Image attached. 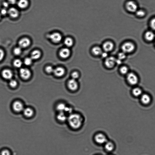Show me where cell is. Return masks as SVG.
I'll list each match as a JSON object with an SVG mask.
<instances>
[{
  "mask_svg": "<svg viewBox=\"0 0 155 155\" xmlns=\"http://www.w3.org/2000/svg\"><path fill=\"white\" fill-rule=\"evenodd\" d=\"M32 59L31 58H27L25 59L24 63L25 65L29 66L31 65L32 62Z\"/></svg>",
  "mask_w": 155,
  "mask_h": 155,
  "instance_id": "cell-31",
  "label": "cell"
},
{
  "mask_svg": "<svg viewBox=\"0 0 155 155\" xmlns=\"http://www.w3.org/2000/svg\"><path fill=\"white\" fill-rule=\"evenodd\" d=\"M49 38L53 43H57L61 41L62 37L60 33H55L51 34L49 36Z\"/></svg>",
  "mask_w": 155,
  "mask_h": 155,
  "instance_id": "cell-7",
  "label": "cell"
},
{
  "mask_svg": "<svg viewBox=\"0 0 155 155\" xmlns=\"http://www.w3.org/2000/svg\"><path fill=\"white\" fill-rule=\"evenodd\" d=\"M136 12L137 15L141 17H144L146 14L145 12L142 10L137 11Z\"/></svg>",
  "mask_w": 155,
  "mask_h": 155,
  "instance_id": "cell-33",
  "label": "cell"
},
{
  "mask_svg": "<svg viewBox=\"0 0 155 155\" xmlns=\"http://www.w3.org/2000/svg\"><path fill=\"white\" fill-rule=\"evenodd\" d=\"M92 53L96 55H99L102 53V51L101 49L98 47H95L92 49Z\"/></svg>",
  "mask_w": 155,
  "mask_h": 155,
  "instance_id": "cell-25",
  "label": "cell"
},
{
  "mask_svg": "<svg viewBox=\"0 0 155 155\" xmlns=\"http://www.w3.org/2000/svg\"><path fill=\"white\" fill-rule=\"evenodd\" d=\"M72 78L76 80L79 78V74L77 72H74L71 74Z\"/></svg>",
  "mask_w": 155,
  "mask_h": 155,
  "instance_id": "cell-32",
  "label": "cell"
},
{
  "mask_svg": "<svg viewBox=\"0 0 155 155\" xmlns=\"http://www.w3.org/2000/svg\"><path fill=\"white\" fill-rule=\"evenodd\" d=\"M17 4L20 8L25 9L28 7L29 2L28 0H19L17 2Z\"/></svg>",
  "mask_w": 155,
  "mask_h": 155,
  "instance_id": "cell-17",
  "label": "cell"
},
{
  "mask_svg": "<svg viewBox=\"0 0 155 155\" xmlns=\"http://www.w3.org/2000/svg\"><path fill=\"white\" fill-rule=\"evenodd\" d=\"M53 73L58 77H61L63 76L65 72V69L62 67H58L54 69Z\"/></svg>",
  "mask_w": 155,
  "mask_h": 155,
  "instance_id": "cell-14",
  "label": "cell"
},
{
  "mask_svg": "<svg viewBox=\"0 0 155 155\" xmlns=\"http://www.w3.org/2000/svg\"><path fill=\"white\" fill-rule=\"evenodd\" d=\"M8 2L9 4L12 5H14L16 3H17V0H8Z\"/></svg>",
  "mask_w": 155,
  "mask_h": 155,
  "instance_id": "cell-42",
  "label": "cell"
},
{
  "mask_svg": "<svg viewBox=\"0 0 155 155\" xmlns=\"http://www.w3.org/2000/svg\"><path fill=\"white\" fill-rule=\"evenodd\" d=\"M68 88L72 91H75L78 88V83L76 80L72 79H70L68 83Z\"/></svg>",
  "mask_w": 155,
  "mask_h": 155,
  "instance_id": "cell-5",
  "label": "cell"
},
{
  "mask_svg": "<svg viewBox=\"0 0 155 155\" xmlns=\"http://www.w3.org/2000/svg\"><path fill=\"white\" fill-rule=\"evenodd\" d=\"M24 114L25 115L28 117H31L33 114V110L30 108H27L23 110Z\"/></svg>",
  "mask_w": 155,
  "mask_h": 155,
  "instance_id": "cell-22",
  "label": "cell"
},
{
  "mask_svg": "<svg viewBox=\"0 0 155 155\" xmlns=\"http://www.w3.org/2000/svg\"><path fill=\"white\" fill-rule=\"evenodd\" d=\"M95 139L97 142L100 144H103L107 142L106 136L102 134H97L95 137Z\"/></svg>",
  "mask_w": 155,
  "mask_h": 155,
  "instance_id": "cell-9",
  "label": "cell"
},
{
  "mask_svg": "<svg viewBox=\"0 0 155 155\" xmlns=\"http://www.w3.org/2000/svg\"><path fill=\"white\" fill-rule=\"evenodd\" d=\"M31 42L30 40L27 38H24L19 42V47L21 48H27L30 45Z\"/></svg>",
  "mask_w": 155,
  "mask_h": 155,
  "instance_id": "cell-10",
  "label": "cell"
},
{
  "mask_svg": "<svg viewBox=\"0 0 155 155\" xmlns=\"http://www.w3.org/2000/svg\"><path fill=\"white\" fill-rule=\"evenodd\" d=\"M70 51L69 49L67 48H63L59 52V56L63 59H66L70 56Z\"/></svg>",
  "mask_w": 155,
  "mask_h": 155,
  "instance_id": "cell-11",
  "label": "cell"
},
{
  "mask_svg": "<svg viewBox=\"0 0 155 155\" xmlns=\"http://www.w3.org/2000/svg\"><path fill=\"white\" fill-rule=\"evenodd\" d=\"M9 85L12 87H15L17 86V82L15 80H12L9 82Z\"/></svg>",
  "mask_w": 155,
  "mask_h": 155,
  "instance_id": "cell-35",
  "label": "cell"
},
{
  "mask_svg": "<svg viewBox=\"0 0 155 155\" xmlns=\"http://www.w3.org/2000/svg\"><path fill=\"white\" fill-rule=\"evenodd\" d=\"M64 43L67 47H71L73 45V40L70 38H66L64 41Z\"/></svg>",
  "mask_w": 155,
  "mask_h": 155,
  "instance_id": "cell-24",
  "label": "cell"
},
{
  "mask_svg": "<svg viewBox=\"0 0 155 155\" xmlns=\"http://www.w3.org/2000/svg\"><path fill=\"white\" fill-rule=\"evenodd\" d=\"M14 66L17 68H20L22 65V62L21 60L19 59H16L13 62Z\"/></svg>",
  "mask_w": 155,
  "mask_h": 155,
  "instance_id": "cell-28",
  "label": "cell"
},
{
  "mask_svg": "<svg viewBox=\"0 0 155 155\" xmlns=\"http://www.w3.org/2000/svg\"><path fill=\"white\" fill-rule=\"evenodd\" d=\"M13 108L14 110L17 112H20L23 109V106L22 103L19 101L14 102L13 104Z\"/></svg>",
  "mask_w": 155,
  "mask_h": 155,
  "instance_id": "cell-13",
  "label": "cell"
},
{
  "mask_svg": "<svg viewBox=\"0 0 155 155\" xmlns=\"http://www.w3.org/2000/svg\"><path fill=\"white\" fill-rule=\"evenodd\" d=\"M121 63V60L119 59H116V63H117L118 64H120Z\"/></svg>",
  "mask_w": 155,
  "mask_h": 155,
  "instance_id": "cell-45",
  "label": "cell"
},
{
  "mask_svg": "<svg viewBox=\"0 0 155 155\" xmlns=\"http://www.w3.org/2000/svg\"><path fill=\"white\" fill-rule=\"evenodd\" d=\"M116 59L113 57H109L106 59L105 64L107 67L111 68L113 67L116 63Z\"/></svg>",
  "mask_w": 155,
  "mask_h": 155,
  "instance_id": "cell-8",
  "label": "cell"
},
{
  "mask_svg": "<svg viewBox=\"0 0 155 155\" xmlns=\"http://www.w3.org/2000/svg\"><path fill=\"white\" fill-rule=\"evenodd\" d=\"M66 107V106L65 104L60 103L58 104L57 106V110L60 112H64Z\"/></svg>",
  "mask_w": 155,
  "mask_h": 155,
  "instance_id": "cell-27",
  "label": "cell"
},
{
  "mask_svg": "<svg viewBox=\"0 0 155 155\" xmlns=\"http://www.w3.org/2000/svg\"><path fill=\"white\" fill-rule=\"evenodd\" d=\"M1 155H11V154L9 150H4L2 151Z\"/></svg>",
  "mask_w": 155,
  "mask_h": 155,
  "instance_id": "cell-38",
  "label": "cell"
},
{
  "mask_svg": "<svg viewBox=\"0 0 155 155\" xmlns=\"http://www.w3.org/2000/svg\"><path fill=\"white\" fill-rule=\"evenodd\" d=\"M8 13V11L6 9H2L1 11V14L2 15H5Z\"/></svg>",
  "mask_w": 155,
  "mask_h": 155,
  "instance_id": "cell-41",
  "label": "cell"
},
{
  "mask_svg": "<svg viewBox=\"0 0 155 155\" xmlns=\"http://www.w3.org/2000/svg\"><path fill=\"white\" fill-rule=\"evenodd\" d=\"M21 48V47H17L14 50V53L16 55H19L21 54L22 52Z\"/></svg>",
  "mask_w": 155,
  "mask_h": 155,
  "instance_id": "cell-30",
  "label": "cell"
},
{
  "mask_svg": "<svg viewBox=\"0 0 155 155\" xmlns=\"http://www.w3.org/2000/svg\"><path fill=\"white\" fill-rule=\"evenodd\" d=\"M105 148L108 151H111L114 148V145L111 142H107L106 143Z\"/></svg>",
  "mask_w": 155,
  "mask_h": 155,
  "instance_id": "cell-26",
  "label": "cell"
},
{
  "mask_svg": "<svg viewBox=\"0 0 155 155\" xmlns=\"http://www.w3.org/2000/svg\"><path fill=\"white\" fill-rule=\"evenodd\" d=\"M4 56V53L3 50L0 49V61L3 59Z\"/></svg>",
  "mask_w": 155,
  "mask_h": 155,
  "instance_id": "cell-40",
  "label": "cell"
},
{
  "mask_svg": "<svg viewBox=\"0 0 155 155\" xmlns=\"http://www.w3.org/2000/svg\"><path fill=\"white\" fill-rule=\"evenodd\" d=\"M103 47L105 52H110L113 49L114 44L111 42H107L104 44Z\"/></svg>",
  "mask_w": 155,
  "mask_h": 155,
  "instance_id": "cell-15",
  "label": "cell"
},
{
  "mask_svg": "<svg viewBox=\"0 0 155 155\" xmlns=\"http://www.w3.org/2000/svg\"><path fill=\"white\" fill-rule=\"evenodd\" d=\"M120 71L121 73L123 74H127L128 73V69L126 66H122L120 68Z\"/></svg>",
  "mask_w": 155,
  "mask_h": 155,
  "instance_id": "cell-29",
  "label": "cell"
},
{
  "mask_svg": "<svg viewBox=\"0 0 155 155\" xmlns=\"http://www.w3.org/2000/svg\"><path fill=\"white\" fill-rule=\"evenodd\" d=\"M150 25L152 29L155 31V18L151 21Z\"/></svg>",
  "mask_w": 155,
  "mask_h": 155,
  "instance_id": "cell-39",
  "label": "cell"
},
{
  "mask_svg": "<svg viewBox=\"0 0 155 155\" xmlns=\"http://www.w3.org/2000/svg\"><path fill=\"white\" fill-rule=\"evenodd\" d=\"M146 39L148 41H152L154 39V34L152 31H148L145 34Z\"/></svg>",
  "mask_w": 155,
  "mask_h": 155,
  "instance_id": "cell-21",
  "label": "cell"
},
{
  "mask_svg": "<svg viewBox=\"0 0 155 155\" xmlns=\"http://www.w3.org/2000/svg\"><path fill=\"white\" fill-rule=\"evenodd\" d=\"M132 93L135 96H140L142 94V90L139 88H135L133 89Z\"/></svg>",
  "mask_w": 155,
  "mask_h": 155,
  "instance_id": "cell-23",
  "label": "cell"
},
{
  "mask_svg": "<svg viewBox=\"0 0 155 155\" xmlns=\"http://www.w3.org/2000/svg\"><path fill=\"white\" fill-rule=\"evenodd\" d=\"M8 13L11 17L14 18H17L19 15L18 11L14 8H11L8 11Z\"/></svg>",
  "mask_w": 155,
  "mask_h": 155,
  "instance_id": "cell-16",
  "label": "cell"
},
{
  "mask_svg": "<svg viewBox=\"0 0 155 155\" xmlns=\"http://www.w3.org/2000/svg\"><path fill=\"white\" fill-rule=\"evenodd\" d=\"M123 52L124 53H129L134 51L135 48L134 44L131 42H126L122 46Z\"/></svg>",
  "mask_w": 155,
  "mask_h": 155,
  "instance_id": "cell-2",
  "label": "cell"
},
{
  "mask_svg": "<svg viewBox=\"0 0 155 155\" xmlns=\"http://www.w3.org/2000/svg\"><path fill=\"white\" fill-rule=\"evenodd\" d=\"M2 76L3 77L6 79H10L12 78L13 74L11 70L5 69L2 72Z\"/></svg>",
  "mask_w": 155,
  "mask_h": 155,
  "instance_id": "cell-12",
  "label": "cell"
},
{
  "mask_svg": "<svg viewBox=\"0 0 155 155\" xmlns=\"http://www.w3.org/2000/svg\"><path fill=\"white\" fill-rule=\"evenodd\" d=\"M126 57V56L125 53H124L123 52H122V53H121L118 54V59L121 60L125 59Z\"/></svg>",
  "mask_w": 155,
  "mask_h": 155,
  "instance_id": "cell-36",
  "label": "cell"
},
{
  "mask_svg": "<svg viewBox=\"0 0 155 155\" xmlns=\"http://www.w3.org/2000/svg\"><path fill=\"white\" fill-rule=\"evenodd\" d=\"M126 7L129 11L131 12H136L138 9V6L134 1H129L126 4Z\"/></svg>",
  "mask_w": 155,
  "mask_h": 155,
  "instance_id": "cell-4",
  "label": "cell"
},
{
  "mask_svg": "<svg viewBox=\"0 0 155 155\" xmlns=\"http://www.w3.org/2000/svg\"><path fill=\"white\" fill-rule=\"evenodd\" d=\"M58 120L61 122H64L68 118L65 113L64 112H60L57 116Z\"/></svg>",
  "mask_w": 155,
  "mask_h": 155,
  "instance_id": "cell-20",
  "label": "cell"
},
{
  "mask_svg": "<svg viewBox=\"0 0 155 155\" xmlns=\"http://www.w3.org/2000/svg\"><path fill=\"white\" fill-rule=\"evenodd\" d=\"M54 69L53 67L51 66H48L46 68V70L48 73H51L53 72Z\"/></svg>",
  "mask_w": 155,
  "mask_h": 155,
  "instance_id": "cell-37",
  "label": "cell"
},
{
  "mask_svg": "<svg viewBox=\"0 0 155 155\" xmlns=\"http://www.w3.org/2000/svg\"><path fill=\"white\" fill-rule=\"evenodd\" d=\"M127 79L128 83L132 85H136L138 81V76L132 72H130L127 74Z\"/></svg>",
  "mask_w": 155,
  "mask_h": 155,
  "instance_id": "cell-3",
  "label": "cell"
},
{
  "mask_svg": "<svg viewBox=\"0 0 155 155\" xmlns=\"http://www.w3.org/2000/svg\"><path fill=\"white\" fill-rule=\"evenodd\" d=\"M9 3L8 2H4L3 3V5L4 7L5 8H7V7H8L9 6Z\"/></svg>",
  "mask_w": 155,
  "mask_h": 155,
  "instance_id": "cell-43",
  "label": "cell"
},
{
  "mask_svg": "<svg viewBox=\"0 0 155 155\" xmlns=\"http://www.w3.org/2000/svg\"><path fill=\"white\" fill-rule=\"evenodd\" d=\"M41 56V52L39 50H34L31 54V58L33 60H37L39 59Z\"/></svg>",
  "mask_w": 155,
  "mask_h": 155,
  "instance_id": "cell-19",
  "label": "cell"
},
{
  "mask_svg": "<svg viewBox=\"0 0 155 155\" xmlns=\"http://www.w3.org/2000/svg\"><path fill=\"white\" fill-rule=\"evenodd\" d=\"M102 57L104 58H106L107 56V54L106 53H102Z\"/></svg>",
  "mask_w": 155,
  "mask_h": 155,
  "instance_id": "cell-44",
  "label": "cell"
},
{
  "mask_svg": "<svg viewBox=\"0 0 155 155\" xmlns=\"http://www.w3.org/2000/svg\"><path fill=\"white\" fill-rule=\"evenodd\" d=\"M141 100L143 103L148 104L150 103L151 98L147 94H142L141 97Z\"/></svg>",
  "mask_w": 155,
  "mask_h": 155,
  "instance_id": "cell-18",
  "label": "cell"
},
{
  "mask_svg": "<svg viewBox=\"0 0 155 155\" xmlns=\"http://www.w3.org/2000/svg\"><path fill=\"white\" fill-rule=\"evenodd\" d=\"M19 72L21 77L24 79H29L31 75V72L27 68H21Z\"/></svg>",
  "mask_w": 155,
  "mask_h": 155,
  "instance_id": "cell-6",
  "label": "cell"
},
{
  "mask_svg": "<svg viewBox=\"0 0 155 155\" xmlns=\"http://www.w3.org/2000/svg\"><path fill=\"white\" fill-rule=\"evenodd\" d=\"M1 18V15L0 14V19Z\"/></svg>",
  "mask_w": 155,
  "mask_h": 155,
  "instance_id": "cell-46",
  "label": "cell"
},
{
  "mask_svg": "<svg viewBox=\"0 0 155 155\" xmlns=\"http://www.w3.org/2000/svg\"><path fill=\"white\" fill-rule=\"evenodd\" d=\"M68 123L71 127L74 129L79 128L82 125V118L81 116L77 114H71L67 118Z\"/></svg>",
  "mask_w": 155,
  "mask_h": 155,
  "instance_id": "cell-1",
  "label": "cell"
},
{
  "mask_svg": "<svg viewBox=\"0 0 155 155\" xmlns=\"http://www.w3.org/2000/svg\"><path fill=\"white\" fill-rule=\"evenodd\" d=\"M72 112H73V109H72V108L70 107L66 106L65 110H64V112H65V113L71 114L72 113Z\"/></svg>",
  "mask_w": 155,
  "mask_h": 155,
  "instance_id": "cell-34",
  "label": "cell"
}]
</instances>
